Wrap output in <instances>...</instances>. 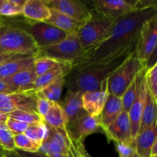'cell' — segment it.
I'll return each instance as SVG.
<instances>
[{"label":"cell","instance_id":"1","mask_svg":"<svg viewBox=\"0 0 157 157\" xmlns=\"http://www.w3.org/2000/svg\"><path fill=\"white\" fill-rule=\"evenodd\" d=\"M156 16L157 6H150L137 9L117 19L108 36L98 45L84 52L71 68L110 62L133 53L143 25Z\"/></svg>","mask_w":157,"mask_h":157},{"label":"cell","instance_id":"2","mask_svg":"<svg viewBox=\"0 0 157 157\" xmlns=\"http://www.w3.org/2000/svg\"><path fill=\"white\" fill-rule=\"evenodd\" d=\"M131 55V54H130ZM130 55H124L110 62L90 64L83 67L71 68L64 78L67 90L84 93L98 90L101 83L108 78L110 74Z\"/></svg>","mask_w":157,"mask_h":157},{"label":"cell","instance_id":"3","mask_svg":"<svg viewBox=\"0 0 157 157\" xmlns=\"http://www.w3.org/2000/svg\"><path fill=\"white\" fill-rule=\"evenodd\" d=\"M0 48L5 53L35 58L39 52L36 43L27 31L6 24L0 27Z\"/></svg>","mask_w":157,"mask_h":157},{"label":"cell","instance_id":"4","mask_svg":"<svg viewBox=\"0 0 157 157\" xmlns=\"http://www.w3.org/2000/svg\"><path fill=\"white\" fill-rule=\"evenodd\" d=\"M116 20L100 14H92L77 32V37L84 52L93 48L104 41L111 31Z\"/></svg>","mask_w":157,"mask_h":157},{"label":"cell","instance_id":"5","mask_svg":"<svg viewBox=\"0 0 157 157\" xmlns=\"http://www.w3.org/2000/svg\"><path fill=\"white\" fill-rule=\"evenodd\" d=\"M144 68L145 67L137 59L135 52L129 55L108 77L109 94L121 98L138 72Z\"/></svg>","mask_w":157,"mask_h":157},{"label":"cell","instance_id":"6","mask_svg":"<svg viewBox=\"0 0 157 157\" xmlns=\"http://www.w3.org/2000/svg\"><path fill=\"white\" fill-rule=\"evenodd\" d=\"M84 50L81 47L74 33L67 35V38L54 45L39 49L37 57H48L59 62L67 63L73 66L84 55Z\"/></svg>","mask_w":157,"mask_h":157},{"label":"cell","instance_id":"7","mask_svg":"<svg viewBox=\"0 0 157 157\" xmlns=\"http://www.w3.org/2000/svg\"><path fill=\"white\" fill-rule=\"evenodd\" d=\"M156 43L157 16L147 20L143 25L135 48L136 57L144 67L152 54L156 50Z\"/></svg>","mask_w":157,"mask_h":157},{"label":"cell","instance_id":"8","mask_svg":"<svg viewBox=\"0 0 157 157\" xmlns=\"http://www.w3.org/2000/svg\"><path fill=\"white\" fill-rule=\"evenodd\" d=\"M93 6L96 13L117 20L127 14L145 8L144 1L95 0Z\"/></svg>","mask_w":157,"mask_h":157},{"label":"cell","instance_id":"9","mask_svg":"<svg viewBox=\"0 0 157 157\" xmlns=\"http://www.w3.org/2000/svg\"><path fill=\"white\" fill-rule=\"evenodd\" d=\"M16 110L37 113L36 92L0 94V111L9 114Z\"/></svg>","mask_w":157,"mask_h":157},{"label":"cell","instance_id":"10","mask_svg":"<svg viewBox=\"0 0 157 157\" xmlns=\"http://www.w3.org/2000/svg\"><path fill=\"white\" fill-rule=\"evenodd\" d=\"M38 48H44L66 39L67 34L47 22L34 21L31 24L29 32Z\"/></svg>","mask_w":157,"mask_h":157},{"label":"cell","instance_id":"11","mask_svg":"<svg viewBox=\"0 0 157 157\" xmlns=\"http://www.w3.org/2000/svg\"><path fill=\"white\" fill-rule=\"evenodd\" d=\"M48 132L45 138L41 144L39 151L47 156L63 155L67 156L69 151L70 141L65 130H57L48 126Z\"/></svg>","mask_w":157,"mask_h":157},{"label":"cell","instance_id":"12","mask_svg":"<svg viewBox=\"0 0 157 157\" xmlns=\"http://www.w3.org/2000/svg\"><path fill=\"white\" fill-rule=\"evenodd\" d=\"M67 131L69 136L77 141H83L92 133H104L99 118L87 113L69 123L67 125Z\"/></svg>","mask_w":157,"mask_h":157},{"label":"cell","instance_id":"13","mask_svg":"<svg viewBox=\"0 0 157 157\" xmlns=\"http://www.w3.org/2000/svg\"><path fill=\"white\" fill-rule=\"evenodd\" d=\"M46 2L50 9L81 22L88 20L93 14L84 3L79 0H48Z\"/></svg>","mask_w":157,"mask_h":157},{"label":"cell","instance_id":"14","mask_svg":"<svg viewBox=\"0 0 157 157\" xmlns=\"http://www.w3.org/2000/svg\"><path fill=\"white\" fill-rule=\"evenodd\" d=\"M108 95V78H107L101 83L98 90L82 94L81 98L84 111L90 116L98 117L102 112Z\"/></svg>","mask_w":157,"mask_h":157},{"label":"cell","instance_id":"15","mask_svg":"<svg viewBox=\"0 0 157 157\" xmlns=\"http://www.w3.org/2000/svg\"><path fill=\"white\" fill-rule=\"evenodd\" d=\"M145 72L146 71L141 78L136 98L128 112L130 127H131V137L133 141L135 140L139 133L141 117H142L143 110H144L146 102V98H147V87L145 80Z\"/></svg>","mask_w":157,"mask_h":157},{"label":"cell","instance_id":"16","mask_svg":"<svg viewBox=\"0 0 157 157\" xmlns=\"http://www.w3.org/2000/svg\"><path fill=\"white\" fill-rule=\"evenodd\" d=\"M110 140L116 143L133 144L131 137V127L128 113L122 111L116 120L104 131Z\"/></svg>","mask_w":157,"mask_h":157},{"label":"cell","instance_id":"17","mask_svg":"<svg viewBox=\"0 0 157 157\" xmlns=\"http://www.w3.org/2000/svg\"><path fill=\"white\" fill-rule=\"evenodd\" d=\"M35 79L36 75L33 64L29 68L25 69L2 81L12 87L16 93H27L37 92L35 85Z\"/></svg>","mask_w":157,"mask_h":157},{"label":"cell","instance_id":"18","mask_svg":"<svg viewBox=\"0 0 157 157\" xmlns=\"http://www.w3.org/2000/svg\"><path fill=\"white\" fill-rule=\"evenodd\" d=\"M122 111L123 106L121 98L109 94L102 112L98 117L104 133Z\"/></svg>","mask_w":157,"mask_h":157},{"label":"cell","instance_id":"19","mask_svg":"<svg viewBox=\"0 0 157 157\" xmlns=\"http://www.w3.org/2000/svg\"><path fill=\"white\" fill-rule=\"evenodd\" d=\"M156 124V120H155L151 126L140 132L135 139L136 153L140 157H150L152 146L157 140Z\"/></svg>","mask_w":157,"mask_h":157},{"label":"cell","instance_id":"20","mask_svg":"<svg viewBox=\"0 0 157 157\" xmlns=\"http://www.w3.org/2000/svg\"><path fill=\"white\" fill-rule=\"evenodd\" d=\"M82 94L67 90L62 103L59 104L64 110L67 124L86 113L82 105Z\"/></svg>","mask_w":157,"mask_h":157},{"label":"cell","instance_id":"21","mask_svg":"<svg viewBox=\"0 0 157 157\" xmlns=\"http://www.w3.org/2000/svg\"><path fill=\"white\" fill-rule=\"evenodd\" d=\"M26 18L34 21H46L51 16L50 8L44 0H26L22 9Z\"/></svg>","mask_w":157,"mask_h":157},{"label":"cell","instance_id":"22","mask_svg":"<svg viewBox=\"0 0 157 157\" xmlns=\"http://www.w3.org/2000/svg\"><path fill=\"white\" fill-rule=\"evenodd\" d=\"M35 57L17 55L0 66V80H4L34 64Z\"/></svg>","mask_w":157,"mask_h":157},{"label":"cell","instance_id":"23","mask_svg":"<svg viewBox=\"0 0 157 157\" xmlns=\"http://www.w3.org/2000/svg\"><path fill=\"white\" fill-rule=\"evenodd\" d=\"M51 16L48 19L44 22L52 25L58 29H61L63 32H66L67 35L77 33L79 28L84 22L75 20L74 18H70L67 15L61 14L57 11L50 9Z\"/></svg>","mask_w":157,"mask_h":157},{"label":"cell","instance_id":"24","mask_svg":"<svg viewBox=\"0 0 157 157\" xmlns=\"http://www.w3.org/2000/svg\"><path fill=\"white\" fill-rule=\"evenodd\" d=\"M71 64L67 63L61 62L58 66L52 68L49 71L46 72L44 75L37 77L35 81V88L37 91L41 90L46 86L48 85L54 81L57 80L61 77L66 76L68 72L71 70Z\"/></svg>","mask_w":157,"mask_h":157},{"label":"cell","instance_id":"25","mask_svg":"<svg viewBox=\"0 0 157 157\" xmlns=\"http://www.w3.org/2000/svg\"><path fill=\"white\" fill-rule=\"evenodd\" d=\"M43 121L49 127L57 130H65L67 120L64 110L58 103H54L47 114L43 117Z\"/></svg>","mask_w":157,"mask_h":157},{"label":"cell","instance_id":"26","mask_svg":"<svg viewBox=\"0 0 157 157\" xmlns=\"http://www.w3.org/2000/svg\"><path fill=\"white\" fill-rule=\"evenodd\" d=\"M156 103L157 101L153 98L150 92L147 89V98L141 117L139 133L151 126L153 121L156 120Z\"/></svg>","mask_w":157,"mask_h":157},{"label":"cell","instance_id":"27","mask_svg":"<svg viewBox=\"0 0 157 157\" xmlns=\"http://www.w3.org/2000/svg\"><path fill=\"white\" fill-rule=\"evenodd\" d=\"M145 71L146 68H144L140 71L138 72V74L136 75V78L133 80V82L126 89L124 93L121 96V101H122L123 111H125L127 113H128L130 107L133 105V103L134 101L135 98H136V94H137L138 87H139L140 83L141 78H142V75H144Z\"/></svg>","mask_w":157,"mask_h":157},{"label":"cell","instance_id":"28","mask_svg":"<svg viewBox=\"0 0 157 157\" xmlns=\"http://www.w3.org/2000/svg\"><path fill=\"white\" fill-rule=\"evenodd\" d=\"M64 78L65 76L58 78L38 91L49 101L59 104L63 88L64 87Z\"/></svg>","mask_w":157,"mask_h":157},{"label":"cell","instance_id":"29","mask_svg":"<svg viewBox=\"0 0 157 157\" xmlns=\"http://www.w3.org/2000/svg\"><path fill=\"white\" fill-rule=\"evenodd\" d=\"M26 0H3L0 7L1 16H15L22 14Z\"/></svg>","mask_w":157,"mask_h":157},{"label":"cell","instance_id":"30","mask_svg":"<svg viewBox=\"0 0 157 157\" xmlns=\"http://www.w3.org/2000/svg\"><path fill=\"white\" fill-rule=\"evenodd\" d=\"M47 124L44 121H41L37 124L29 125L24 134L32 140L41 144L47 135Z\"/></svg>","mask_w":157,"mask_h":157},{"label":"cell","instance_id":"31","mask_svg":"<svg viewBox=\"0 0 157 157\" xmlns=\"http://www.w3.org/2000/svg\"><path fill=\"white\" fill-rule=\"evenodd\" d=\"M61 62L48 57H36L34 61L35 75L39 77L58 66Z\"/></svg>","mask_w":157,"mask_h":157},{"label":"cell","instance_id":"32","mask_svg":"<svg viewBox=\"0 0 157 157\" xmlns=\"http://www.w3.org/2000/svg\"><path fill=\"white\" fill-rule=\"evenodd\" d=\"M14 143H15V148L28 152H37L39 150L41 147V144L32 140L24 133L15 135Z\"/></svg>","mask_w":157,"mask_h":157},{"label":"cell","instance_id":"33","mask_svg":"<svg viewBox=\"0 0 157 157\" xmlns=\"http://www.w3.org/2000/svg\"><path fill=\"white\" fill-rule=\"evenodd\" d=\"M9 117L16 120V121H20V122L27 124L28 125L37 124V123L43 121L42 118L37 113L22 111V110H16V111L9 113Z\"/></svg>","mask_w":157,"mask_h":157},{"label":"cell","instance_id":"34","mask_svg":"<svg viewBox=\"0 0 157 157\" xmlns=\"http://www.w3.org/2000/svg\"><path fill=\"white\" fill-rule=\"evenodd\" d=\"M0 147L5 151H11L15 149L14 136L8 129L6 123H0Z\"/></svg>","mask_w":157,"mask_h":157},{"label":"cell","instance_id":"35","mask_svg":"<svg viewBox=\"0 0 157 157\" xmlns=\"http://www.w3.org/2000/svg\"><path fill=\"white\" fill-rule=\"evenodd\" d=\"M145 80L147 89L157 101V64L150 68L146 69Z\"/></svg>","mask_w":157,"mask_h":157},{"label":"cell","instance_id":"36","mask_svg":"<svg viewBox=\"0 0 157 157\" xmlns=\"http://www.w3.org/2000/svg\"><path fill=\"white\" fill-rule=\"evenodd\" d=\"M36 97H37V113L41 117V118L44 117L51 107L53 106L54 102L49 101L47 98H44L39 91L36 92Z\"/></svg>","mask_w":157,"mask_h":157},{"label":"cell","instance_id":"37","mask_svg":"<svg viewBox=\"0 0 157 157\" xmlns=\"http://www.w3.org/2000/svg\"><path fill=\"white\" fill-rule=\"evenodd\" d=\"M67 136L70 141V150L71 151L74 157H92L87 153L84 144H83V141L75 140L69 136L68 133Z\"/></svg>","mask_w":157,"mask_h":157},{"label":"cell","instance_id":"38","mask_svg":"<svg viewBox=\"0 0 157 157\" xmlns=\"http://www.w3.org/2000/svg\"><path fill=\"white\" fill-rule=\"evenodd\" d=\"M6 124L8 129L10 130L11 133L13 134V136H15V135L22 134V133H25L26 129L29 127V125L27 124L20 122V121L14 120L10 117L8 118Z\"/></svg>","mask_w":157,"mask_h":157},{"label":"cell","instance_id":"39","mask_svg":"<svg viewBox=\"0 0 157 157\" xmlns=\"http://www.w3.org/2000/svg\"><path fill=\"white\" fill-rule=\"evenodd\" d=\"M5 157H48L45 153L41 151L28 152L15 148L11 151H6Z\"/></svg>","mask_w":157,"mask_h":157},{"label":"cell","instance_id":"40","mask_svg":"<svg viewBox=\"0 0 157 157\" xmlns=\"http://www.w3.org/2000/svg\"><path fill=\"white\" fill-rule=\"evenodd\" d=\"M116 147L119 153V157H129L136 153L135 143L133 144L117 143Z\"/></svg>","mask_w":157,"mask_h":157},{"label":"cell","instance_id":"41","mask_svg":"<svg viewBox=\"0 0 157 157\" xmlns=\"http://www.w3.org/2000/svg\"><path fill=\"white\" fill-rule=\"evenodd\" d=\"M16 93L12 87L8 85L2 80H0V94H12Z\"/></svg>","mask_w":157,"mask_h":157},{"label":"cell","instance_id":"42","mask_svg":"<svg viewBox=\"0 0 157 157\" xmlns=\"http://www.w3.org/2000/svg\"><path fill=\"white\" fill-rule=\"evenodd\" d=\"M17 55H15V54H2V55H0V66L4 64L5 62L9 61V60L13 58L14 57L17 56Z\"/></svg>","mask_w":157,"mask_h":157},{"label":"cell","instance_id":"43","mask_svg":"<svg viewBox=\"0 0 157 157\" xmlns=\"http://www.w3.org/2000/svg\"><path fill=\"white\" fill-rule=\"evenodd\" d=\"M157 156V140L155 141L150 150V157H156Z\"/></svg>","mask_w":157,"mask_h":157},{"label":"cell","instance_id":"44","mask_svg":"<svg viewBox=\"0 0 157 157\" xmlns=\"http://www.w3.org/2000/svg\"><path fill=\"white\" fill-rule=\"evenodd\" d=\"M8 118H9L8 113H5L3 112L0 111V123H6Z\"/></svg>","mask_w":157,"mask_h":157},{"label":"cell","instance_id":"45","mask_svg":"<svg viewBox=\"0 0 157 157\" xmlns=\"http://www.w3.org/2000/svg\"><path fill=\"white\" fill-rule=\"evenodd\" d=\"M48 157H74V156H73V154H72L71 151L70 150V147H69V151L67 156H63V155H55V156H50Z\"/></svg>","mask_w":157,"mask_h":157},{"label":"cell","instance_id":"46","mask_svg":"<svg viewBox=\"0 0 157 157\" xmlns=\"http://www.w3.org/2000/svg\"><path fill=\"white\" fill-rule=\"evenodd\" d=\"M6 155V151L0 147V157H5Z\"/></svg>","mask_w":157,"mask_h":157},{"label":"cell","instance_id":"47","mask_svg":"<svg viewBox=\"0 0 157 157\" xmlns=\"http://www.w3.org/2000/svg\"><path fill=\"white\" fill-rule=\"evenodd\" d=\"M5 25V21L4 20L2 19V18L0 17V27H2V26H3Z\"/></svg>","mask_w":157,"mask_h":157},{"label":"cell","instance_id":"48","mask_svg":"<svg viewBox=\"0 0 157 157\" xmlns=\"http://www.w3.org/2000/svg\"><path fill=\"white\" fill-rule=\"evenodd\" d=\"M129 157H140V156H138V155L136 154V153H134V154H133V155H132L131 156H129Z\"/></svg>","mask_w":157,"mask_h":157},{"label":"cell","instance_id":"49","mask_svg":"<svg viewBox=\"0 0 157 157\" xmlns=\"http://www.w3.org/2000/svg\"><path fill=\"white\" fill-rule=\"evenodd\" d=\"M2 54H7V53H5V52H3L1 48H0V55H2Z\"/></svg>","mask_w":157,"mask_h":157},{"label":"cell","instance_id":"50","mask_svg":"<svg viewBox=\"0 0 157 157\" xmlns=\"http://www.w3.org/2000/svg\"><path fill=\"white\" fill-rule=\"evenodd\" d=\"M2 2H3V0H0V7H1V6H2Z\"/></svg>","mask_w":157,"mask_h":157}]
</instances>
